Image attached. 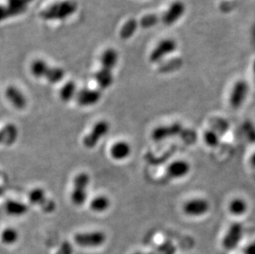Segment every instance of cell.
<instances>
[{
    "label": "cell",
    "instance_id": "obj_18",
    "mask_svg": "<svg viewBox=\"0 0 255 254\" xmlns=\"http://www.w3.org/2000/svg\"><path fill=\"white\" fill-rule=\"evenodd\" d=\"M110 206H111V201L109 197L104 196V195H100V196L94 197L89 204L92 211L97 212V213H102V212L108 211Z\"/></svg>",
    "mask_w": 255,
    "mask_h": 254
},
{
    "label": "cell",
    "instance_id": "obj_27",
    "mask_svg": "<svg viewBox=\"0 0 255 254\" xmlns=\"http://www.w3.org/2000/svg\"><path fill=\"white\" fill-rule=\"evenodd\" d=\"M203 141L207 146L215 148L218 146L221 143V137L214 129H207L203 134Z\"/></svg>",
    "mask_w": 255,
    "mask_h": 254
},
{
    "label": "cell",
    "instance_id": "obj_32",
    "mask_svg": "<svg viewBox=\"0 0 255 254\" xmlns=\"http://www.w3.org/2000/svg\"><path fill=\"white\" fill-rule=\"evenodd\" d=\"M250 163L252 168H255V151L253 152L250 157Z\"/></svg>",
    "mask_w": 255,
    "mask_h": 254
},
{
    "label": "cell",
    "instance_id": "obj_11",
    "mask_svg": "<svg viewBox=\"0 0 255 254\" xmlns=\"http://www.w3.org/2000/svg\"><path fill=\"white\" fill-rule=\"evenodd\" d=\"M250 209L249 202L244 197H236L229 201L227 211L234 217H242L246 216Z\"/></svg>",
    "mask_w": 255,
    "mask_h": 254
},
{
    "label": "cell",
    "instance_id": "obj_2",
    "mask_svg": "<svg viewBox=\"0 0 255 254\" xmlns=\"http://www.w3.org/2000/svg\"><path fill=\"white\" fill-rule=\"evenodd\" d=\"M184 216L189 218H202L211 211V203L207 198L194 197L186 200L181 207Z\"/></svg>",
    "mask_w": 255,
    "mask_h": 254
},
{
    "label": "cell",
    "instance_id": "obj_35",
    "mask_svg": "<svg viewBox=\"0 0 255 254\" xmlns=\"http://www.w3.org/2000/svg\"><path fill=\"white\" fill-rule=\"evenodd\" d=\"M152 254V253H144V252H136L135 254Z\"/></svg>",
    "mask_w": 255,
    "mask_h": 254
},
{
    "label": "cell",
    "instance_id": "obj_31",
    "mask_svg": "<svg viewBox=\"0 0 255 254\" xmlns=\"http://www.w3.org/2000/svg\"><path fill=\"white\" fill-rule=\"evenodd\" d=\"M243 254H255V239L246 245L244 249Z\"/></svg>",
    "mask_w": 255,
    "mask_h": 254
},
{
    "label": "cell",
    "instance_id": "obj_7",
    "mask_svg": "<svg viewBox=\"0 0 255 254\" xmlns=\"http://www.w3.org/2000/svg\"><path fill=\"white\" fill-rule=\"evenodd\" d=\"M185 12V3L180 0H176L169 5V7L160 17L162 23L164 26H173L183 17Z\"/></svg>",
    "mask_w": 255,
    "mask_h": 254
},
{
    "label": "cell",
    "instance_id": "obj_4",
    "mask_svg": "<svg viewBox=\"0 0 255 254\" xmlns=\"http://www.w3.org/2000/svg\"><path fill=\"white\" fill-rule=\"evenodd\" d=\"M245 236V227L240 222L229 226L222 240V246L227 251H233L239 247Z\"/></svg>",
    "mask_w": 255,
    "mask_h": 254
},
{
    "label": "cell",
    "instance_id": "obj_33",
    "mask_svg": "<svg viewBox=\"0 0 255 254\" xmlns=\"http://www.w3.org/2000/svg\"><path fill=\"white\" fill-rule=\"evenodd\" d=\"M252 69H253V75H254V79H255V60L253 63V66H252Z\"/></svg>",
    "mask_w": 255,
    "mask_h": 254
},
{
    "label": "cell",
    "instance_id": "obj_5",
    "mask_svg": "<svg viewBox=\"0 0 255 254\" xmlns=\"http://www.w3.org/2000/svg\"><path fill=\"white\" fill-rule=\"evenodd\" d=\"M110 129V124L107 121H99L92 128L91 131L83 139V144L88 149H94Z\"/></svg>",
    "mask_w": 255,
    "mask_h": 254
},
{
    "label": "cell",
    "instance_id": "obj_23",
    "mask_svg": "<svg viewBox=\"0 0 255 254\" xmlns=\"http://www.w3.org/2000/svg\"><path fill=\"white\" fill-rule=\"evenodd\" d=\"M139 22L135 18H130L123 24L120 30V37L123 40L130 39L137 30Z\"/></svg>",
    "mask_w": 255,
    "mask_h": 254
},
{
    "label": "cell",
    "instance_id": "obj_12",
    "mask_svg": "<svg viewBox=\"0 0 255 254\" xmlns=\"http://www.w3.org/2000/svg\"><path fill=\"white\" fill-rule=\"evenodd\" d=\"M5 95L7 100L15 108H17L18 110H22L26 108L27 103V99L23 93L19 89H17V87L12 86V85L7 87L5 92Z\"/></svg>",
    "mask_w": 255,
    "mask_h": 254
},
{
    "label": "cell",
    "instance_id": "obj_24",
    "mask_svg": "<svg viewBox=\"0 0 255 254\" xmlns=\"http://www.w3.org/2000/svg\"><path fill=\"white\" fill-rule=\"evenodd\" d=\"M70 200L75 206H82L88 200V189L82 187H74L70 194Z\"/></svg>",
    "mask_w": 255,
    "mask_h": 254
},
{
    "label": "cell",
    "instance_id": "obj_8",
    "mask_svg": "<svg viewBox=\"0 0 255 254\" xmlns=\"http://www.w3.org/2000/svg\"><path fill=\"white\" fill-rule=\"evenodd\" d=\"M178 44L175 40L172 38L163 39L157 44L156 46L149 55V61L151 63H158L167 55L173 54L177 50Z\"/></svg>",
    "mask_w": 255,
    "mask_h": 254
},
{
    "label": "cell",
    "instance_id": "obj_19",
    "mask_svg": "<svg viewBox=\"0 0 255 254\" xmlns=\"http://www.w3.org/2000/svg\"><path fill=\"white\" fill-rule=\"evenodd\" d=\"M118 52L113 48L104 51L101 56L102 68L106 70H113L118 63Z\"/></svg>",
    "mask_w": 255,
    "mask_h": 254
},
{
    "label": "cell",
    "instance_id": "obj_10",
    "mask_svg": "<svg viewBox=\"0 0 255 254\" xmlns=\"http://www.w3.org/2000/svg\"><path fill=\"white\" fill-rule=\"evenodd\" d=\"M101 92L96 89H84L78 92L75 97L78 104L81 107H91L100 101Z\"/></svg>",
    "mask_w": 255,
    "mask_h": 254
},
{
    "label": "cell",
    "instance_id": "obj_34",
    "mask_svg": "<svg viewBox=\"0 0 255 254\" xmlns=\"http://www.w3.org/2000/svg\"><path fill=\"white\" fill-rule=\"evenodd\" d=\"M0 144H2V135L1 129H0Z\"/></svg>",
    "mask_w": 255,
    "mask_h": 254
},
{
    "label": "cell",
    "instance_id": "obj_16",
    "mask_svg": "<svg viewBox=\"0 0 255 254\" xmlns=\"http://www.w3.org/2000/svg\"><path fill=\"white\" fill-rule=\"evenodd\" d=\"M27 11V7H17L13 5H0V22L9 17H16Z\"/></svg>",
    "mask_w": 255,
    "mask_h": 254
},
{
    "label": "cell",
    "instance_id": "obj_26",
    "mask_svg": "<svg viewBox=\"0 0 255 254\" xmlns=\"http://www.w3.org/2000/svg\"><path fill=\"white\" fill-rule=\"evenodd\" d=\"M64 76H65V71L62 68L50 67L46 73L45 79H46L50 84H56L61 81Z\"/></svg>",
    "mask_w": 255,
    "mask_h": 254
},
{
    "label": "cell",
    "instance_id": "obj_30",
    "mask_svg": "<svg viewBox=\"0 0 255 254\" xmlns=\"http://www.w3.org/2000/svg\"><path fill=\"white\" fill-rule=\"evenodd\" d=\"M33 0H7V4L17 6V7H27L29 2H32Z\"/></svg>",
    "mask_w": 255,
    "mask_h": 254
},
{
    "label": "cell",
    "instance_id": "obj_25",
    "mask_svg": "<svg viewBox=\"0 0 255 254\" xmlns=\"http://www.w3.org/2000/svg\"><path fill=\"white\" fill-rule=\"evenodd\" d=\"M19 238V235L17 230L13 228H7L2 230L0 239L4 245H14L17 242Z\"/></svg>",
    "mask_w": 255,
    "mask_h": 254
},
{
    "label": "cell",
    "instance_id": "obj_22",
    "mask_svg": "<svg viewBox=\"0 0 255 254\" xmlns=\"http://www.w3.org/2000/svg\"><path fill=\"white\" fill-rule=\"evenodd\" d=\"M49 68H50V66L45 60H36L31 63L30 70H31V73L35 78L41 79V78L46 77Z\"/></svg>",
    "mask_w": 255,
    "mask_h": 254
},
{
    "label": "cell",
    "instance_id": "obj_9",
    "mask_svg": "<svg viewBox=\"0 0 255 254\" xmlns=\"http://www.w3.org/2000/svg\"><path fill=\"white\" fill-rule=\"evenodd\" d=\"M192 171L191 163L186 159L178 158L172 161L167 166L166 175L172 180H182L190 174Z\"/></svg>",
    "mask_w": 255,
    "mask_h": 254
},
{
    "label": "cell",
    "instance_id": "obj_14",
    "mask_svg": "<svg viewBox=\"0 0 255 254\" xmlns=\"http://www.w3.org/2000/svg\"><path fill=\"white\" fill-rule=\"evenodd\" d=\"M1 129L2 135V144L11 146L14 144L15 142L18 139V129L17 126L12 123H7Z\"/></svg>",
    "mask_w": 255,
    "mask_h": 254
},
{
    "label": "cell",
    "instance_id": "obj_21",
    "mask_svg": "<svg viewBox=\"0 0 255 254\" xmlns=\"http://www.w3.org/2000/svg\"><path fill=\"white\" fill-rule=\"evenodd\" d=\"M77 95V87L74 81H69L64 84L60 91V98L63 102L68 103Z\"/></svg>",
    "mask_w": 255,
    "mask_h": 254
},
{
    "label": "cell",
    "instance_id": "obj_29",
    "mask_svg": "<svg viewBox=\"0 0 255 254\" xmlns=\"http://www.w3.org/2000/svg\"><path fill=\"white\" fill-rule=\"evenodd\" d=\"M73 252L74 250H73L72 245H70V243L65 241L60 245V249L56 254H73Z\"/></svg>",
    "mask_w": 255,
    "mask_h": 254
},
{
    "label": "cell",
    "instance_id": "obj_28",
    "mask_svg": "<svg viewBox=\"0 0 255 254\" xmlns=\"http://www.w3.org/2000/svg\"><path fill=\"white\" fill-rule=\"evenodd\" d=\"M160 19V17L156 14H147L144 17H141V19L139 22V24L141 27L144 29L150 28L155 25L158 24Z\"/></svg>",
    "mask_w": 255,
    "mask_h": 254
},
{
    "label": "cell",
    "instance_id": "obj_15",
    "mask_svg": "<svg viewBox=\"0 0 255 254\" xmlns=\"http://www.w3.org/2000/svg\"><path fill=\"white\" fill-rule=\"evenodd\" d=\"M4 209L7 215L16 217L24 216L28 211V206L26 204L16 200H8L5 202Z\"/></svg>",
    "mask_w": 255,
    "mask_h": 254
},
{
    "label": "cell",
    "instance_id": "obj_13",
    "mask_svg": "<svg viewBox=\"0 0 255 254\" xmlns=\"http://www.w3.org/2000/svg\"><path fill=\"white\" fill-rule=\"evenodd\" d=\"M131 150H132L131 146L128 142L120 140L113 144V146L110 149V154L112 158L115 160H125L130 157Z\"/></svg>",
    "mask_w": 255,
    "mask_h": 254
},
{
    "label": "cell",
    "instance_id": "obj_1",
    "mask_svg": "<svg viewBox=\"0 0 255 254\" xmlns=\"http://www.w3.org/2000/svg\"><path fill=\"white\" fill-rule=\"evenodd\" d=\"M78 8L75 0H63L55 2L40 12V17L46 21L64 20L74 14Z\"/></svg>",
    "mask_w": 255,
    "mask_h": 254
},
{
    "label": "cell",
    "instance_id": "obj_6",
    "mask_svg": "<svg viewBox=\"0 0 255 254\" xmlns=\"http://www.w3.org/2000/svg\"><path fill=\"white\" fill-rule=\"evenodd\" d=\"M106 235L102 231L79 233L75 236L76 245L83 248H97L106 242Z\"/></svg>",
    "mask_w": 255,
    "mask_h": 254
},
{
    "label": "cell",
    "instance_id": "obj_20",
    "mask_svg": "<svg viewBox=\"0 0 255 254\" xmlns=\"http://www.w3.org/2000/svg\"><path fill=\"white\" fill-rule=\"evenodd\" d=\"M48 199V197H46L45 190L41 187L33 188L28 193L29 202L35 206H41V208L46 204Z\"/></svg>",
    "mask_w": 255,
    "mask_h": 254
},
{
    "label": "cell",
    "instance_id": "obj_17",
    "mask_svg": "<svg viewBox=\"0 0 255 254\" xmlns=\"http://www.w3.org/2000/svg\"><path fill=\"white\" fill-rule=\"evenodd\" d=\"M95 79L97 84L101 89H109L114 83V75L112 70H106L102 68L98 72L95 74Z\"/></svg>",
    "mask_w": 255,
    "mask_h": 254
},
{
    "label": "cell",
    "instance_id": "obj_3",
    "mask_svg": "<svg viewBox=\"0 0 255 254\" xmlns=\"http://www.w3.org/2000/svg\"><path fill=\"white\" fill-rule=\"evenodd\" d=\"M250 91V85L246 80L239 79L235 82L229 94L228 103L230 107L235 110L242 108L248 99Z\"/></svg>",
    "mask_w": 255,
    "mask_h": 254
}]
</instances>
